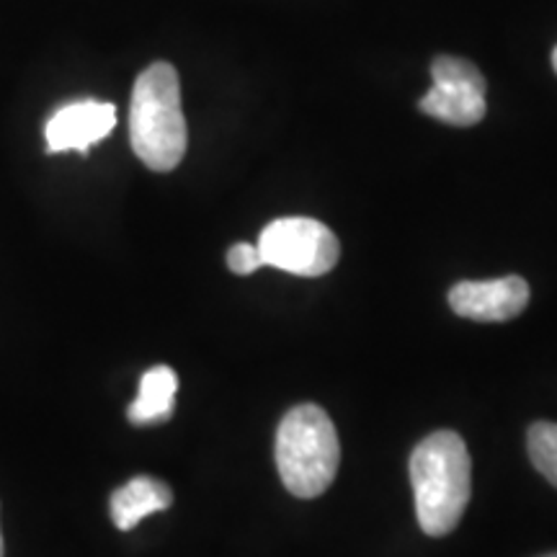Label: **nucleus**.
Returning <instances> with one entry per match:
<instances>
[{
  "instance_id": "nucleus-1",
  "label": "nucleus",
  "mask_w": 557,
  "mask_h": 557,
  "mask_svg": "<svg viewBox=\"0 0 557 557\" xmlns=\"http://www.w3.org/2000/svg\"><path fill=\"white\" fill-rule=\"evenodd\" d=\"M416 517L429 537L455 532L472 496V459L455 431H434L410 455Z\"/></svg>"
},
{
  "instance_id": "nucleus-2",
  "label": "nucleus",
  "mask_w": 557,
  "mask_h": 557,
  "mask_svg": "<svg viewBox=\"0 0 557 557\" xmlns=\"http://www.w3.org/2000/svg\"><path fill=\"white\" fill-rule=\"evenodd\" d=\"M129 143L150 171L169 173L184 160L189 132L181 107V81L171 62H156L139 73L132 88Z\"/></svg>"
},
{
  "instance_id": "nucleus-3",
  "label": "nucleus",
  "mask_w": 557,
  "mask_h": 557,
  "mask_svg": "<svg viewBox=\"0 0 557 557\" xmlns=\"http://www.w3.org/2000/svg\"><path fill=\"white\" fill-rule=\"evenodd\" d=\"M338 462V434L323 408L302 403L282 418L276 431V468L292 496H323L336 480Z\"/></svg>"
},
{
  "instance_id": "nucleus-4",
  "label": "nucleus",
  "mask_w": 557,
  "mask_h": 557,
  "mask_svg": "<svg viewBox=\"0 0 557 557\" xmlns=\"http://www.w3.org/2000/svg\"><path fill=\"white\" fill-rule=\"evenodd\" d=\"M267 267L295 276H323L341 259L338 238L323 222L310 218H282L269 222L259 238Z\"/></svg>"
},
{
  "instance_id": "nucleus-5",
  "label": "nucleus",
  "mask_w": 557,
  "mask_h": 557,
  "mask_svg": "<svg viewBox=\"0 0 557 557\" xmlns=\"http://www.w3.org/2000/svg\"><path fill=\"white\" fill-rule=\"evenodd\" d=\"M434 86L418 109L451 127H472L485 116V78L470 60L438 54L431 62Z\"/></svg>"
},
{
  "instance_id": "nucleus-6",
  "label": "nucleus",
  "mask_w": 557,
  "mask_h": 557,
  "mask_svg": "<svg viewBox=\"0 0 557 557\" xmlns=\"http://www.w3.org/2000/svg\"><path fill=\"white\" fill-rule=\"evenodd\" d=\"M529 284L521 276L459 282L449 289V308L478 323H506L527 310Z\"/></svg>"
},
{
  "instance_id": "nucleus-7",
  "label": "nucleus",
  "mask_w": 557,
  "mask_h": 557,
  "mask_svg": "<svg viewBox=\"0 0 557 557\" xmlns=\"http://www.w3.org/2000/svg\"><path fill=\"white\" fill-rule=\"evenodd\" d=\"M116 127V107L109 101L83 99L54 111L45 127L47 152H88Z\"/></svg>"
},
{
  "instance_id": "nucleus-8",
  "label": "nucleus",
  "mask_w": 557,
  "mask_h": 557,
  "mask_svg": "<svg viewBox=\"0 0 557 557\" xmlns=\"http://www.w3.org/2000/svg\"><path fill=\"white\" fill-rule=\"evenodd\" d=\"M171 504L173 491L163 483V480L139 475L111 493L109 511L114 527L122 529V532H129V529H135L145 517L165 511V508H171Z\"/></svg>"
},
{
  "instance_id": "nucleus-9",
  "label": "nucleus",
  "mask_w": 557,
  "mask_h": 557,
  "mask_svg": "<svg viewBox=\"0 0 557 557\" xmlns=\"http://www.w3.org/2000/svg\"><path fill=\"white\" fill-rule=\"evenodd\" d=\"M178 377L171 367L158 364L148 369L139 380L137 398L127 408V418L132 426H158L173 416L176 408Z\"/></svg>"
},
{
  "instance_id": "nucleus-10",
  "label": "nucleus",
  "mask_w": 557,
  "mask_h": 557,
  "mask_svg": "<svg viewBox=\"0 0 557 557\" xmlns=\"http://www.w3.org/2000/svg\"><path fill=\"white\" fill-rule=\"evenodd\" d=\"M527 451L540 475L557 487V423H532L527 431Z\"/></svg>"
},
{
  "instance_id": "nucleus-11",
  "label": "nucleus",
  "mask_w": 557,
  "mask_h": 557,
  "mask_svg": "<svg viewBox=\"0 0 557 557\" xmlns=\"http://www.w3.org/2000/svg\"><path fill=\"white\" fill-rule=\"evenodd\" d=\"M227 267L233 274L238 276H248L253 274V271H259L267 267L263 263V256L259 246H250V243H238V246H233L227 250Z\"/></svg>"
},
{
  "instance_id": "nucleus-12",
  "label": "nucleus",
  "mask_w": 557,
  "mask_h": 557,
  "mask_svg": "<svg viewBox=\"0 0 557 557\" xmlns=\"http://www.w3.org/2000/svg\"><path fill=\"white\" fill-rule=\"evenodd\" d=\"M553 67H555V73H557V47H555V52H553Z\"/></svg>"
},
{
  "instance_id": "nucleus-13",
  "label": "nucleus",
  "mask_w": 557,
  "mask_h": 557,
  "mask_svg": "<svg viewBox=\"0 0 557 557\" xmlns=\"http://www.w3.org/2000/svg\"><path fill=\"white\" fill-rule=\"evenodd\" d=\"M0 557H3V534H0Z\"/></svg>"
},
{
  "instance_id": "nucleus-14",
  "label": "nucleus",
  "mask_w": 557,
  "mask_h": 557,
  "mask_svg": "<svg viewBox=\"0 0 557 557\" xmlns=\"http://www.w3.org/2000/svg\"><path fill=\"white\" fill-rule=\"evenodd\" d=\"M540 557H557V553H547V555H540Z\"/></svg>"
}]
</instances>
